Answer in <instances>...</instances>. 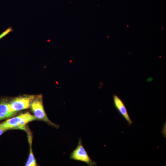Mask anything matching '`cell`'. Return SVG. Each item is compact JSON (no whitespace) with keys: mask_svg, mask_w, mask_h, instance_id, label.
Listing matches in <instances>:
<instances>
[{"mask_svg":"<svg viewBox=\"0 0 166 166\" xmlns=\"http://www.w3.org/2000/svg\"><path fill=\"white\" fill-rule=\"evenodd\" d=\"M6 131L4 129L0 128V136Z\"/></svg>","mask_w":166,"mask_h":166,"instance_id":"obj_10","label":"cell"},{"mask_svg":"<svg viewBox=\"0 0 166 166\" xmlns=\"http://www.w3.org/2000/svg\"><path fill=\"white\" fill-rule=\"evenodd\" d=\"M162 129V133L164 137H166V123L164 124Z\"/></svg>","mask_w":166,"mask_h":166,"instance_id":"obj_9","label":"cell"},{"mask_svg":"<svg viewBox=\"0 0 166 166\" xmlns=\"http://www.w3.org/2000/svg\"><path fill=\"white\" fill-rule=\"evenodd\" d=\"M13 31V30L12 28L10 27L7 28L0 34V39Z\"/></svg>","mask_w":166,"mask_h":166,"instance_id":"obj_8","label":"cell"},{"mask_svg":"<svg viewBox=\"0 0 166 166\" xmlns=\"http://www.w3.org/2000/svg\"><path fill=\"white\" fill-rule=\"evenodd\" d=\"M113 98L115 108L120 114L127 121L128 125L131 126L132 121L129 117L124 103L121 99L116 94L113 95Z\"/></svg>","mask_w":166,"mask_h":166,"instance_id":"obj_5","label":"cell"},{"mask_svg":"<svg viewBox=\"0 0 166 166\" xmlns=\"http://www.w3.org/2000/svg\"><path fill=\"white\" fill-rule=\"evenodd\" d=\"M30 140L29 142L30 145V153L28 160L25 165L26 166H36V162L35 159L33 155L31 148L32 140L30 138L29 139Z\"/></svg>","mask_w":166,"mask_h":166,"instance_id":"obj_7","label":"cell"},{"mask_svg":"<svg viewBox=\"0 0 166 166\" xmlns=\"http://www.w3.org/2000/svg\"><path fill=\"white\" fill-rule=\"evenodd\" d=\"M30 107L37 119L43 121L56 128L59 127L58 125L52 122L47 117L44 109L42 95L35 96L30 103Z\"/></svg>","mask_w":166,"mask_h":166,"instance_id":"obj_2","label":"cell"},{"mask_svg":"<svg viewBox=\"0 0 166 166\" xmlns=\"http://www.w3.org/2000/svg\"><path fill=\"white\" fill-rule=\"evenodd\" d=\"M17 112L10 109L8 102L6 99L0 101V121L13 117Z\"/></svg>","mask_w":166,"mask_h":166,"instance_id":"obj_6","label":"cell"},{"mask_svg":"<svg viewBox=\"0 0 166 166\" xmlns=\"http://www.w3.org/2000/svg\"><path fill=\"white\" fill-rule=\"evenodd\" d=\"M70 157L71 159L85 162L89 166H95L97 164L96 162L92 160L89 157L82 145L80 138L77 147L71 153Z\"/></svg>","mask_w":166,"mask_h":166,"instance_id":"obj_4","label":"cell"},{"mask_svg":"<svg viewBox=\"0 0 166 166\" xmlns=\"http://www.w3.org/2000/svg\"><path fill=\"white\" fill-rule=\"evenodd\" d=\"M34 115L28 112L21 114L0 124V128L6 131L10 129H20L26 130V125L29 122L36 120Z\"/></svg>","mask_w":166,"mask_h":166,"instance_id":"obj_1","label":"cell"},{"mask_svg":"<svg viewBox=\"0 0 166 166\" xmlns=\"http://www.w3.org/2000/svg\"><path fill=\"white\" fill-rule=\"evenodd\" d=\"M35 97L34 95H26L15 98L9 102L10 107L13 111L16 112L28 109Z\"/></svg>","mask_w":166,"mask_h":166,"instance_id":"obj_3","label":"cell"}]
</instances>
